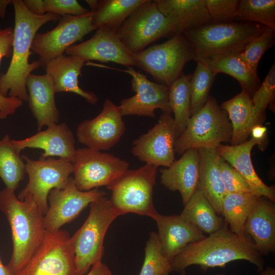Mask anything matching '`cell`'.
Wrapping results in <instances>:
<instances>
[{
	"label": "cell",
	"mask_w": 275,
	"mask_h": 275,
	"mask_svg": "<svg viewBox=\"0 0 275 275\" xmlns=\"http://www.w3.org/2000/svg\"><path fill=\"white\" fill-rule=\"evenodd\" d=\"M211 22L234 21L239 0H204Z\"/></svg>",
	"instance_id": "cell-42"
},
{
	"label": "cell",
	"mask_w": 275,
	"mask_h": 275,
	"mask_svg": "<svg viewBox=\"0 0 275 275\" xmlns=\"http://www.w3.org/2000/svg\"><path fill=\"white\" fill-rule=\"evenodd\" d=\"M13 3V0H0V18L5 16L7 6Z\"/></svg>",
	"instance_id": "cell-47"
},
{
	"label": "cell",
	"mask_w": 275,
	"mask_h": 275,
	"mask_svg": "<svg viewBox=\"0 0 275 275\" xmlns=\"http://www.w3.org/2000/svg\"><path fill=\"white\" fill-rule=\"evenodd\" d=\"M199 169L198 150H186L179 159L160 170V183L171 191H179L185 205L197 189Z\"/></svg>",
	"instance_id": "cell-22"
},
{
	"label": "cell",
	"mask_w": 275,
	"mask_h": 275,
	"mask_svg": "<svg viewBox=\"0 0 275 275\" xmlns=\"http://www.w3.org/2000/svg\"><path fill=\"white\" fill-rule=\"evenodd\" d=\"M232 129L227 112L209 96L204 106L187 120L185 130L176 138L175 153L189 149H214L230 142Z\"/></svg>",
	"instance_id": "cell-6"
},
{
	"label": "cell",
	"mask_w": 275,
	"mask_h": 275,
	"mask_svg": "<svg viewBox=\"0 0 275 275\" xmlns=\"http://www.w3.org/2000/svg\"><path fill=\"white\" fill-rule=\"evenodd\" d=\"M105 191L95 188L81 191L70 177L66 187L52 189L48 196V209L43 223L46 232H56L65 224L74 219L88 205L105 196Z\"/></svg>",
	"instance_id": "cell-14"
},
{
	"label": "cell",
	"mask_w": 275,
	"mask_h": 275,
	"mask_svg": "<svg viewBox=\"0 0 275 275\" xmlns=\"http://www.w3.org/2000/svg\"><path fill=\"white\" fill-rule=\"evenodd\" d=\"M214 275H225L224 273H217V274H215Z\"/></svg>",
	"instance_id": "cell-51"
},
{
	"label": "cell",
	"mask_w": 275,
	"mask_h": 275,
	"mask_svg": "<svg viewBox=\"0 0 275 275\" xmlns=\"http://www.w3.org/2000/svg\"><path fill=\"white\" fill-rule=\"evenodd\" d=\"M0 275H14L8 269L6 265H4L1 260V257H0Z\"/></svg>",
	"instance_id": "cell-48"
},
{
	"label": "cell",
	"mask_w": 275,
	"mask_h": 275,
	"mask_svg": "<svg viewBox=\"0 0 275 275\" xmlns=\"http://www.w3.org/2000/svg\"><path fill=\"white\" fill-rule=\"evenodd\" d=\"M116 34L133 54L161 38H171L176 32L154 0H145L125 20Z\"/></svg>",
	"instance_id": "cell-9"
},
{
	"label": "cell",
	"mask_w": 275,
	"mask_h": 275,
	"mask_svg": "<svg viewBox=\"0 0 275 275\" xmlns=\"http://www.w3.org/2000/svg\"><path fill=\"white\" fill-rule=\"evenodd\" d=\"M110 269L101 261L96 262L92 265L90 271L86 275H112Z\"/></svg>",
	"instance_id": "cell-45"
},
{
	"label": "cell",
	"mask_w": 275,
	"mask_h": 275,
	"mask_svg": "<svg viewBox=\"0 0 275 275\" xmlns=\"http://www.w3.org/2000/svg\"><path fill=\"white\" fill-rule=\"evenodd\" d=\"M259 272L260 275H275V269L270 267H267Z\"/></svg>",
	"instance_id": "cell-49"
},
{
	"label": "cell",
	"mask_w": 275,
	"mask_h": 275,
	"mask_svg": "<svg viewBox=\"0 0 275 275\" xmlns=\"http://www.w3.org/2000/svg\"><path fill=\"white\" fill-rule=\"evenodd\" d=\"M133 57L135 66L169 87L183 74L185 64L195 60L193 48L182 34H176L162 43L149 46L133 53Z\"/></svg>",
	"instance_id": "cell-8"
},
{
	"label": "cell",
	"mask_w": 275,
	"mask_h": 275,
	"mask_svg": "<svg viewBox=\"0 0 275 275\" xmlns=\"http://www.w3.org/2000/svg\"><path fill=\"white\" fill-rule=\"evenodd\" d=\"M162 252L172 262L189 244L204 238V234L180 215H163L155 217Z\"/></svg>",
	"instance_id": "cell-20"
},
{
	"label": "cell",
	"mask_w": 275,
	"mask_h": 275,
	"mask_svg": "<svg viewBox=\"0 0 275 275\" xmlns=\"http://www.w3.org/2000/svg\"><path fill=\"white\" fill-rule=\"evenodd\" d=\"M24 5L32 13L37 15L45 14L43 0H23Z\"/></svg>",
	"instance_id": "cell-44"
},
{
	"label": "cell",
	"mask_w": 275,
	"mask_h": 275,
	"mask_svg": "<svg viewBox=\"0 0 275 275\" xmlns=\"http://www.w3.org/2000/svg\"><path fill=\"white\" fill-rule=\"evenodd\" d=\"M125 131L118 105L106 99L99 115L78 125L76 135L78 142L88 148L107 150L119 141Z\"/></svg>",
	"instance_id": "cell-17"
},
{
	"label": "cell",
	"mask_w": 275,
	"mask_h": 275,
	"mask_svg": "<svg viewBox=\"0 0 275 275\" xmlns=\"http://www.w3.org/2000/svg\"><path fill=\"white\" fill-rule=\"evenodd\" d=\"M267 28L251 22H210L181 34L193 48L195 61L206 64L242 52L250 42Z\"/></svg>",
	"instance_id": "cell-4"
},
{
	"label": "cell",
	"mask_w": 275,
	"mask_h": 275,
	"mask_svg": "<svg viewBox=\"0 0 275 275\" xmlns=\"http://www.w3.org/2000/svg\"><path fill=\"white\" fill-rule=\"evenodd\" d=\"M13 37L12 27L0 30V64L3 57L12 56ZM22 104L23 101L17 98L5 97L0 94V119H5L14 114Z\"/></svg>",
	"instance_id": "cell-39"
},
{
	"label": "cell",
	"mask_w": 275,
	"mask_h": 275,
	"mask_svg": "<svg viewBox=\"0 0 275 275\" xmlns=\"http://www.w3.org/2000/svg\"><path fill=\"white\" fill-rule=\"evenodd\" d=\"M219 169L227 193H252L249 185L243 176L221 157L219 161Z\"/></svg>",
	"instance_id": "cell-41"
},
{
	"label": "cell",
	"mask_w": 275,
	"mask_h": 275,
	"mask_svg": "<svg viewBox=\"0 0 275 275\" xmlns=\"http://www.w3.org/2000/svg\"><path fill=\"white\" fill-rule=\"evenodd\" d=\"M240 53L223 56L205 64L216 74L223 73L235 78L239 82L242 91L252 99L261 82L257 73L251 70Z\"/></svg>",
	"instance_id": "cell-31"
},
{
	"label": "cell",
	"mask_w": 275,
	"mask_h": 275,
	"mask_svg": "<svg viewBox=\"0 0 275 275\" xmlns=\"http://www.w3.org/2000/svg\"><path fill=\"white\" fill-rule=\"evenodd\" d=\"M267 128L262 125H256L251 130L252 138L259 141L262 145L266 136Z\"/></svg>",
	"instance_id": "cell-46"
},
{
	"label": "cell",
	"mask_w": 275,
	"mask_h": 275,
	"mask_svg": "<svg viewBox=\"0 0 275 275\" xmlns=\"http://www.w3.org/2000/svg\"><path fill=\"white\" fill-rule=\"evenodd\" d=\"M0 211L7 218L12 233L13 251L6 266L15 275L44 240V214L31 197L20 200L15 191L6 187L0 191Z\"/></svg>",
	"instance_id": "cell-3"
},
{
	"label": "cell",
	"mask_w": 275,
	"mask_h": 275,
	"mask_svg": "<svg viewBox=\"0 0 275 275\" xmlns=\"http://www.w3.org/2000/svg\"><path fill=\"white\" fill-rule=\"evenodd\" d=\"M65 53L77 57L85 62L94 60L113 62L127 68L135 66L133 53L122 43L116 33L102 28L97 29L89 39L69 47Z\"/></svg>",
	"instance_id": "cell-18"
},
{
	"label": "cell",
	"mask_w": 275,
	"mask_h": 275,
	"mask_svg": "<svg viewBox=\"0 0 275 275\" xmlns=\"http://www.w3.org/2000/svg\"><path fill=\"white\" fill-rule=\"evenodd\" d=\"M157 169L146 163L137 169H128L106 186L112 191L111 203L120 215L134 213L154 219L158 214L153 202Z\"/></svg>",
	"instance_id": "cell-7"
},
{
	"label": "cell",
	"mask_w": 275,
	"mask_h": 275,
	"mask_svg": "<svg viewBox=\"0 0 275 275\" xmlns=\"http://www.w3.org/2000/svg\"><path fill=\"white\" fill-rule=\"evenodd\" d=\"M176 34L211 22L204 0H154Z\"/></svg>",
	"instance_id": "cell-26"
},
{
	"label": "cell",
	"mask_w": 275,
	"mask_h": 275,
	"mask_svg": "<svg viewBox=\"0 0 275 275\" xmlns=\"http://www.w3.org/2000/svg\"><path fill=\"white\" fill-rule=\"evenodd\" d=\"M244 233L253 238L261 255L275 250V205L273 202L258 197L244 225Z\"/></svg>",
	"instance_id": "cell-24"
},
{
	"label": "cell",
	"mask_w": 275,
	"mask_h": 275,
	"mask_svg": "<svg viewBox=\"0 0 275 275\" xmlns=\"http://www.w3.org/2000/svg\"><path fill=\"white\" fill-rule=\"evenodd\" d=\"M25 172L29 181L17 196L20 200L31 197L44 215L48 209V196L53 188L63 189L73 172V162L62 158L52 157L33 160L25 155Z\"/></svg>",
	"instance_id": "cell-10"
},
{
	"label": "cell",
	"mask_w": 275,
	"mask_h": 275,
	"mask_svg": "<svg viewBox=\"0 0 275 275\" xmlns=\"http://www.w3.org/2000/svg\"><path fill=\"white\" fill-rule=\"evenodd\" d=\"M15 275H77L68 232H46L37 251Z\"/></svg>",
	"instance_id": "cell-11"
},
{
	"label": "cell",
	"mask_w": 275,
	"mask_h": 275,
	"mask_svg": "<svg viewBox=\"0 0 275 275\" xmlns=\"http://www.w3.org/2000/svg\"><path fill=\"white\" fill-rule=\"evenodd\" d=\"M256 145L262 146L260 142L251 138L238 145H224L222 144L215 149L219 156L243 176L253 194L258 197H265L274 202V186H268L262 181L252 163L251 151Z\"/></svg>",
	"instance_id": "cell-21"
},
{
	"label": "cell",
	"mask_w": 275,
	"mask_h": 275,
	"mask_svg": "<svg viewBox=\"0 0 275 275\" xmlns=\"http://www.w3.org/2000/svg\"><path fill=\"white\" fill-rule=\"evenodd\" d=\"M45 13H51L60 16H80L90 10L84 8L76 0H43Z\"/></svg>",
	"instance_id": "cell-43"
},
{
	"label": "cell",
	"mask_w": 275,
	"mask_h": 275,
	"mask_svg": "<svg viewBox=\"0 0 275 275\" xmlns=\"http://www.w3.org/2000/svg\"><path fill=\"white\" fill-rule=\"evenodd\" d=\"M89 206L90 212L86 221L70 237L77 275L86 274L91 266L101 261L107 230L120 215L105 196L91 202Z\"/></svg>",
	"instance_id": "cell-5"
},
{
	"label": "cell",
	"mask_w": 275,
	"mask_h": 275,
	"mask_svg": "<svg viewBox=\"0 0 275 275\" xmlns=\"http://www.w3.org/2000/svg\"><path fill=\"white\" fill-rule=\"evenodd\" d=\"M85 63L77 57L63 54L48 62L44 68L52 79L56 93H73L95 104L98 100L97 95L82 89L78 85V78L81 75Z\"/></svg>",
	"instance_id": "cell-25"
},
{
	"label": "cell",
	"mask_w": 275,
	"mask_h": 275,
	"mask_svg": "<svg viewBox=\"0 0 275 275\" xmlns=\"http://www.w3.org/2000/svg\"><path fill=\"white\" fill-rule=\"evenodd\" d=\"M234 21L259 23L275 31V1L239 0Z\"/></svg>",
	"instance_id": "cell-35"
},
{
	"label": "cell",
	"mask_w": 275,
	"mask_h": 275,
	"mask_svg": "<svg viewBox=\"0 0 275 275\" xmlns=\"http://www.w3.org/2000/svg\"><path fill=\"white\" fill-rule=\"evenodd\" d=\"M171 112H163L157 123L133 142L131 152L146 164L168 167L175 159L176 139Z\"/></svg>",
	"instance_id": "cell-15"
},
{
	"label": "cell",
	"mask_w": 275,
	"mask_h": 275,
	"mask_svg": "<svg viewBox=\"0 0 275 275\" xmlns=\"http://www.w3.org/2000/svg\"><path fill=\"white\" fill-rule=\"evenodd\" d=\"M130 75L131 86L135 95L121 100L118 105L122 116L136 115L155 118V110L172 112L169 103V87L148 79L133 67L125 70L116 69Z\"/></svg>",
	"instance_id": "cell-16"
},
{
	"label": "cell",
	"mask_w": 275,
	"mask_h": 275,
	"mask_svg": "<svg viewBox=\"0 0 275 275\" xmlns=\"http://www.w3.org/2000/svg\"><path fill=\"white\" fill-rule=\"evenodd\" d=\"M29 91L28 101L37 120L38 131L44 126L57 123L60 113L57 107L55 91L51 78L47 74H30L26 81Z\"/></svg>",
	"instance_id": "cell-23"
},
{
	"label": "cell",
	"mask_w": 275,
	"mask_h": 275,
	"mask_svg": "<svg viewBox=\"0 0 275 275\" xmlns=\"http://www.w3.org/2000/svg\"><path fill=\"white\" fill-rule=\"evenodd\" d=\"M190 79V117L197 114L205 104L215 74L209 66L200 61Z\"/></svg>",
	"instance_id": "cell-36"
},
{
	"label": "cell",
	"mask_w": 275,
	"mask_h": 275,
	"mask_svg": "<svg viewBox=\"0 0 275 275\" xmlns=\"http://www.w3.org/2000/svg\"><path fill=\"white\" fill-rule=\"evenodd\" d=\"M15 26L12 58L9 66L0 76V94L5 97L28 100L26 81L31 72L42 66L38 60L29 62L32 44L38 30L46 23L59 20L61 16L47 13L37 15L31 12L21 0H13Z\"/></svg>",
	"instance_id": "cell-2"
},
{
	"label": "cell",
	"mask_w": 275,
	"mask_h": 275,
	"mask_svg": "<svg viewBox=\"0 0 275 275\" xmlns=\"http://www.w3.org/2000/svg\"><path fill=\"white\" fill-rule=\"evenodd\" d=\"M197 189L212 205L216 213L222 214V204L226 194L221 178L219 161L221 156L215 148H200Z\"/></svg>",
	"instance_id": "cell-28"
},
{
	"label": "cell",
	"mask_w": 275,
	"mask_h": 275,
	"mask_svg": "<svg viewBox=\"0 0 275 275\" xmlns=\"http://www.w3.org/2000/svg\"><path fill=\"white\" fill-rule=\"evenodd\" d=\"M275 64L273 63L263 81L254 93L252 100L256 112L265 116L267 106L274 112Z\"/></svg>",
	"instance_id": "cell-40"
},
{
	"label": "cell",
	"mask_w": 275,
	"mask_h": 275,
	"mask_svg": "<svg viewBox=\"0 0 275 275\" xmlns=\"http://www.w3.org/2000/svg\"><path fill=\"white\" fill-rule=\"evenodd\" d=\"M86 2L90 8V11H94L98 4V1L97 0H86Z\"/></svg>",
	"instance_id": "cell-50"
},
{
	"label": "cell",
	"mask_w": 275,
	"mask_h": 275,
	"mask_svg": "<svg viewBox=\"0 0 275 275\" xmlns=\"http://www.w3.org/2000/svg\"><path fill=\"white\" fill-rule=\"evenodd\" d=\"M258 198L251 193H226L223 201L222 215L232 232L242 237L248 236L244 233L245 223Z\"/></svg>",
	"instance_id": "cell-32"
},
{
	"label": "cell",
	"mask_w": 275,
	"mask_h": 275,
	"mask_svg": "<svg viewBox=\"0 0 275 275\" xmlns=\"http://www.w3.org/2000/svg\"><path fill=\"white\" fill-rule=\"evenodd\" d=\"M145 0H100L93 11L92 22L116 33L125 20ZM93 12V11H92Z\"/></svg>",
	"instance_id": "cell-29"
},
{
	"label": "cell",
	"mask_w": 275,
	"mask_h": 275,
	"mask_svg": "<svg viewBox=\"0 0 275 275\" xmlns=\"http://www.w3.org/2000/svg\"><path fill=\"white\" fill-rule=\"evenodd\" d=\"M25 164L8 134L0 140V177L6 187L13 191L24 177Z\"/></svg>",
	"instance_id": "cell-34"
},
{
	"label": "cell",
	"mask_w": 275,
	"mask_h": 275,
	"mask_svg": "<svg viewBox=\"0 0 275 275\" xmlns=\"http://www.w3.org/2000/svg\"><path fill=\"white\" fill-rule=\"evenodd\" d=\"M172 262L163 255L155 232L150 233L145 248V259L139 275H169L173 271Z\"/></svg>",
	"instance_id": "cell-37"
},
{
	"label": "cell",
	"mask_w": 275,
	"mask_h": 275,
	"mask_svg": "<svg viewBox=\"0 0 275 275\" xmlns=\"http://www.w3.org/2000/svg\"><path fill=\"white\" fill-rule=\"evenodd\" d=\"M180 215L203 233L208 234L217 230L225 223L223 217L216 213L210 203L198 189L184 205Z\"/></svg>",
	"instance_id": "cell-30"
},
{
	"label": "cell",
	"mask_w": 275,
	"mask_h": 275,
	"mask_svg": "<svg viewBox=\"0 0 275 275\" xmlns=\"http://www.w3.org/2000/svg\"><path fill=\"white\" fill-rule=\"evenodd\" d=\"M274 31L268 28L245 46L240 56L253 72L257 73L259 63L263 54L275 43Z\"/></svg>",
	"instance_id": "cell-38"
},
{
	"label": "cell",
	"mask_w": 275,
	"mask_h": 275,
	"mask_svg": "<svg viewBox=\"0 0 275 275\" xmlns=\"http://www.w3.org/2000/svg\"><path fill=\"white\" fill-rule=\"evenodd\" d=\"M191 74H183L169 88L168 103L174 113L176 138L186 128L190 117V79Z\"/></svg>",
	"instance_id": "cell-33"
},
{
	"label": "cell",
	"mask_w": 275,
	"mask_h": 275,
	"mask_svg": "<svg viewBox=\"0 0 275 275\" xmlns=\"http://www.w3.org/2000/svg\"><path fill=\"white\" fill-rule=\"evenodd\" d=\"M246 260L264 268V261L249 236L240 237L232 232L225 222L214 232L188 244L172 261L173 270L185 275V269L199 265L203 271L209 268L224 267L230 262Z\"/></svg>",
	"instance_id": "cell-1"
},
{
	"label": "cell",
	"mask_w": 275,
	"mask_h": 275,
	"mask_svg": "<svg viewBox=\"0 0 275 275\" xmlns=\"http://www.w3.org/2000/svg\"><path fill=\"white\" fill-rule=\"evenodd\" d=\"M93 12L80 16H61L57 25L44 33H37L33 39L32 52L37 54L44 68L48 62L64 54L84 36L96 30L93 24Z\"/></svg>",
	"instance_id": "cell-13"
},
{
	"label": "cell",
	"mask_w": 275,
	"mask_h": 275,
	"mask_svg": "<svg viewBox=\"0 0 275 275\" xmlns=\"http://www.w3.org/2000/svg\"><path fill=\"white\" fill-rule=\"evenodd\" d=\"M73 164L74 183L81 191L107 186L129 166L126 160L88 147L76 149Z\"/></svg>",
	"instance_id": "cell-12"
},
{
	"label": "cell",
	"mask_w": 275,
	"mask_h": 275,
	"mask_svg": "<svg viewBox=\"0 0 275 275\" xmlns=\"http://www.w3.org/2000/svg\"><path fill=\"white\" fill-rule=\"evenodd\" d=\"M16 150L20 152L26 148H39L44 151L40 158L59 156L73 162L76 152L72 132L65 123L52 124L43 131L20 140H11Z\"/></svg>",
	"instance_id": "cell-19"
},
{
	"label": "cell",
	"mask_w": 275,
	"mask_h": 275,
	"mask_svg": "<svg viewBox=\"0 0 275 275\" xmlns=\"http://www.w3.org/2000/svg\"><path fill=\"white\" fill-rule=\"evenodd\" d=\"M221 107L227 112L231 124L230 143L232 146L246 142L253 127L262 125L265 120V116L256 112L251 98L243 91L224 101Z\"/></svg>",
	"instance_id": "cell-27"
}]
</instances>
